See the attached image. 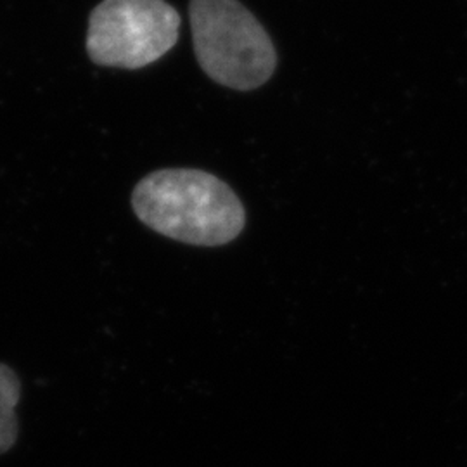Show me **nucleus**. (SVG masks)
<instances>
[{"label": "nucleus", "instance_id": "obj_2", "mask_svg": "<svg viewBox=\"0 0 467 467\" xmlns=\"http://www.w3.org/2000/svg\"><path fill=\"white\" fill-rule=\"evenodd\" d=\"M194 50L202 71L234 90L267 84L275 71L274 44L239 0H191Z\"/></svg>", "mask_w": 467, "mask_h": 467}, {"label": "nucleus", "instance_id": "obj_1", "mask_svg": "<svg viewBox=\"0 0 467 467\" xmlns=\"http://www.w3.org/2000/svg\"><path fill=\"white\" fill-rule=\"evenodd\" d=\"M132 208L154 233L191 246L233 243L246 223L244 206L233 189L215 175L191 168L146 175L135 185Z\"/></svg>", "mask_w": 467, "mask_h": 467}, {"label": "nucleus", "instance_id": "obj_3", "mask_svg": "<svg viewBox=\"0 0 467 467\" xmlns=\"http://www.w3.org/2000/svg\"><path fill=\"white\" fill-rule=\"evenodd\" d=\"M179 28L165 0H104L90 15L87 52L100 67L139 69L177 44Z\"/></svg>", "mask_w": 467, "mask_h": 467}, {"label": "nucleus", "instance_id": "obj_4", "mask_svg": "<svg viewBox=\"0 0 467 467\" xmlns=\"http://www.w3.org/2000/svg\"><path fill=\"white\" fill-rule=\"evenodd\" d=\"M21 399V381L16 372L5 364H0V455L16 445L19 420L16 407Z\"/></svg>", "mask_w": 467, "mask_h": 467}]
</instances>
